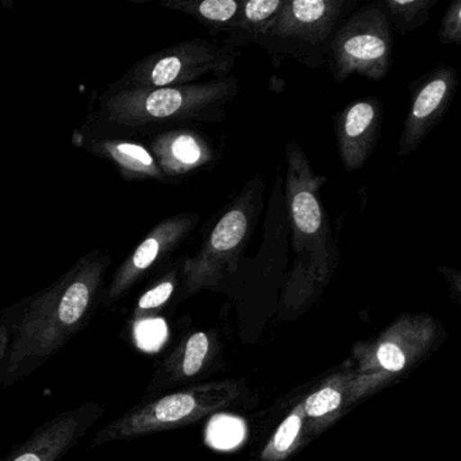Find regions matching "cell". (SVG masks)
I'll return each instance as SVG.
<instances>
[{"label": "cell", "mask_w": 461, "mask_h": 461, "mask_svg": "<svg viewBox=\"0 0 461 461\" xmlns=\"http://www.w3.org/2000/svg\"><path fill=\"white\" fill-rule=\"evenodd\" d=\"M174 290L175 280L172 279V277L171 279L163 280V282L158 283L155 287L150 288L149 291H147V293L140 298L136 310H134V320H144L148 315L160 309L161 306H164V304L169 301Z\"/></svg>", "instance_id": "603a6c76"}, {"label": "cell", "mask_w": 461, "mask_h": 461, "mask_svg": "<svg viewBox=\"0 0 461 461\" xmlns=\"http://www.w3.org/2000/svg\"><path fill=\"white\" fill-rule=\"evenodd\" d=\"M303 417V407L301 404L280 423L279 428L272 437L271 442L264 450V461L282 460L285 456L290 455L294 445L298 441L299 434H301Z\"/></svg>", "instance_id": "ac0fdd59"}, {"label": "cell", "mask_w": 461, "mask_h": 461, "mask_svg": "<svg viewBox=\"0 0 461 461\" xmlns=\"http://www.w3.org/2000/svg\"><path fill=\"white\" fill-rule=\"evenodd\" d=\"M239 91L234 77L164 88H131L110 96L106 112L115 122L142 126L166 121H221Z\"/></svg>", "instance_id": "3957f363"}, {"label": "cell", "mask_w": 461, "mask_h": 461, "mask_svg": "<svg viewBox=\"0 0 461 461\" xmlns=\"http://www.w3.org/2000/svg\"><path fill=\"white\" fill-rule=\"evenodd\" d=\"M242 2L239 0H202V2H169L164 4L168 9L191 15L194 20L212 32H229L230 33Z\"/></svg>", "instance_id": "9a60e30c"}, {"label": "cell", "mask_w": 461, "mask_h": 461, "mask_svg": "<svg viewBox=\"0 0 461 461\" xmlns=\"http://www.w3.org/2000/svg\"><path fill=\"white\" fill-rule=\"evenodd\" d=\"M260 180L248 183L215 223L194 258L185 264L188 293L214 287L237 269L261 209Z\"/></svg>", "instance_id": "277c9868"}, {"label": "cell", "mask_w": 461, "mask_h": 461, "mask_svg": "<svg viewBox=\"0 0 461 461\" xmlns=\"http://www.w3.org/2000/svg\"><path fill=\"white\" fill-rule=\"evenodd\" d=\"M434 336L431 318L406 315L383 333L369 356L368 368L396 374L414 363Z\"/></svg>", "instance_id": "8fae6325"}, {"label": "cell", "mask_w": 461, "mask_h": 461, "mask_svg": "<svg viewBox=\"0 0 461 461\" xmlns=\"http://www.w3.org/2000/svg\"><path fill=\"white\" fill-rule=\"evenodd\" d=\"M196 214H177L167 218L155 226L145 237L144 241L129 256L113 277L112 285L106 295V304L120 299L128 293L131 285L167 253L174 250L198 225Z\"/></svg>", "instance_id": "9c48e42d"}, {"label": "cell", "mask_w": 461, "mask_h": 461, "mask_svg": "<svg viewBox=\"0 0 461 461\" xmlns=\"http://www.w3.org/2000/svg\"><path fill=\"white\" fill-rule=\"evenodd\" d=\"M345 6L344 0L285 2L268 34L307 44H322L341 17Z\"/></svg>", "instance_id": "7c38bea8"}, {"label": "cell", "mask_w": 461, "mask_h": 461, "mask_svg": "<svg viewBox=\"0 0 461 461\" xmlns=\"http://www.w3.org/2000/svg\"><path fill=\"white\" fill-rule=\"evenodd\" d=\"M209 352V339L206 334L198 331L187 339L183 350L182 360L179 364V371L183 376H195L206 360Z\"/></svg>", "instance_id": "7402d4cb"}, {"label": "cell", "mask_w": 461, "mask_h": 461, "mask_svg": "<svg viewBox=\"0 0 461 461\" xmlns=\"http://www.w3.org/2000/svg\"><path fill=\"white\" fill-rule=\"evenodd\" d=\"M457 77L449 66H439L415 94L404 120L398 155H410L438 125L455 96Z\"/></svg>", "instance_id": "30bf717a"}, {"label": "cell", "mask_w": 461, "mask_h": 461, "mask_svg": "<svg viewBox=\"0 0 461 461\" xmlns=\"http://www.w3.org/2000/svg\"><path fill=\"white\" fill-rule=\"evenodd\" d=\"M158 168L166 175L177 176L212 163L214 150L195 131H175L161 134L153 142Z\"/></svg>", "instance_id": "5bb4252c"}, {"label": "cell", "mask_w": 461, "mask_h": 461, "mask_svg": "<svg viewBox=\"0 0 461 461\" xmlns=\"http://www.w3.org/2000/svg\"><path fill=\"white\" fill-rule=\"evenodd\" d=\"M345 387L347 385L342 387V384L333 382L315 391L312 395L307 396L306 401L302 403L304 414L312 420H321V418L334 414L337 410L341 409L345 398H347Z\"/></svg>", "instance_id": "ffe728a7"}, {"label": "cell", "mask_w": 461, "mask_h": 461, "mask_svg": "<svg viewBox=\"0 0 461 461\" xmlns=\"http://www.w3.org/2000/svg\"><path fill=\"white\" fill-rule=\"evenodd\" d=\"M104 412V407L99 403H85L60 412L0 461H60Z\"/></svg>", "instance_id": "ba28073f"}, {"label": "cell", "mask_w": 461, "mask_h": 461, "mask_svg": "<svg viewBox=\"0 0 461 461\" xmlns=\"http://www.w3.org/2000/svg\"><path fill=\"white\" fill-rule=\"evenodd\" d=\"M109 258H85L34 296L10 330L0 380L9 384L47 363L88 320Z\"/></svg>", "instance_id": "6da1fadb"}, {"label": "cell", "mask_w": 461, "mask_h": 461, "mask_svg": "<svg viewBox=\"0 0 461 461\" xmlns=\"http://www.w3.org/2000/svg\"><path fill=\"white\" fill-rule=\"evenodd\" d=\"M234 396L233 388L210 384L161 396L129 410L94 436L91 447L182 428L201 420Z\"/></svg>", "instance_id": "5b68a950"}, {"label": "cell", "mask_w": 461, "mask_h": 461, "mask_svg": "<svg viewBox=\"0 0 461 461\" xmlns=\"http://www.w3.org/2000/svg\"><path fill=\"white\" fill-rule=\"evenodd\" d=\"M102 150L129 174L144 177L163 176L155 158L141 145L125 141H104Z\"/></svg>", "instance_id": "2e32d148"}, {"label": "cell", "mask_w": 461, "mask_h": 461, "mask_svg": "<svg viewBox=\"0 0 461 461\" xmlns=\"http://www.w3.org/2000/svg\"><path fill=\"white\" fill-rule=\"evenodd\" d=\"M439 39L447 44H461V0H455L442 20Z\"/></svg>", "instance_id": "cb8c5ba5"}, {"label": "cell", "mask_w": 461, "mask_h": 461, "mask_svg": "<svg viewBox=\"0 0 461 461\" xmlns=\"http://www.w3.org/2000/svg\"><path fill=\"white\" fill-rule=\"evenodd\" d=\"M285 196L290 210L294 264L285 301L293 306L322 293L339 264V249L330 222L320 199L325 177L315 174L296 142L285 145Z\"/></svg>", "instance_id": "7a4b0ae2"}, {"label": "cell", "mask_w": 461, "mask_h": 461, "mask_svg": "<svg viewBox=\"0 0 461 461\" xmlns=\"http://www.w3.org/2000/svg\"><path fill=\"white\" fill-rule=\"evenodd\" d=\"M382 107L375 99L350 104L337 122L339 158L347 171L361 168L379 140Z\"/></svg>", "instance_id": "4fadbf2b"}, {"label": "cell", "mask_w": 461, "mask_h": 461, "mask_svg": "<svg viewBox=\"0 0 461 461\" xmlns=\"http://www.w3.org/2000/svg\"><path fill=\"white\" fill-rule=\"evenodd\" d=\"M244 437V422L231 415H215L207 428V441L217 449H231L237 447Z\"/></svg>", "instance_id": "44dd1931"}, {"label": "cell", "mask_w": 461, "mask_h": 461, "mask_svg": "<svg viewBox=\"0 0 461 461\" xmlns=\"http://www.w3.org/2000/svg\"><path fill=\"white\" fill-rule=\"evenodd\" d=\"M285 0H249L242 2L230 34H268Z\"/></svg>", "instance_id": "e0dca14e"}, {"label": "cell", "mask_w": 461, "mask_h": 461, "mask_svg": "<svg viewBox=\"0 0 461 461\" xmlns=\"http://www.w3.org/2000/svg\"><path fill=\"white\" fill-rule=\"evenodd\" d=\"M10 342V329L7 328L6 323L0 322V364L4 361L6 356L7 347Z\"/></svg>", "instance_id": "d4e9b609"}, {"label": "cell", "mask_w": 461, "mask_h": 461, "mask_svg": "<svg viewBox=\"0 0 461 461\" xmlns=\"http://www.w3.org/2000/svg\"><path fill=\"white\" fill-rule=\"evenodd\" d=\"M393 36L380 5L357 10L345 21L331 42L330 64L337 79L360 75L380 80L390 71Z\"/></svg>", "instance_id": "8992f818"}, {"label": "cell", "mask_w": 461, "mask_h": 461, "mask_svg": "<svg viewBox=\"0 0 461 461\" xmlns=\"http://www.w3.org/2000/svg\"><path fill=\"white\" fill-rule=\"evenodd\" d=\"M437 0H385L388 14L402 33H409L423 25Z\"/></svg>", "instance_id": "d6986e66"}, {"label": "cell", "mask_w": 461, "mask_h": 461, "mask_svg": "<svg viewBox=\"0 0 461 461\" xmlns=\"http://www.w3.org/2000/svg\"><path fill=\"white\" fill-rule=\"evenodd\" d=\"M240 50L206 40H190L167 48L148 58L134 68L131 77L134 88H164L194 85L206 75L228 77L239 59Z\"/></svg>", "instance_id": "52a82bcc"}]
</instances>
